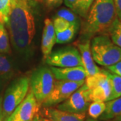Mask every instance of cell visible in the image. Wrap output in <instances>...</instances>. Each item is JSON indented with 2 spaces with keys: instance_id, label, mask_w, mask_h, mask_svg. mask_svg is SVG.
<instances>
[{
  "instance_id": "obj_21",
  "label": "cell",
  "mask_w": 121,
  "mask_h": 121,
  "mask_svg": "<svg viewBox=\"0 0 121 121\" xmlns=\"http://www.w3.org/2000/svg\"><path fill=\"white\" fill-rule=\"evenodd\" d=\"M13 0H0V22L8 24Z\"/></svg>"
},
{
  "instance_id": "obj_14",
  "label": "cell",
  "mask_w": 121,
  "mask_h": 121,
  "mask_svg": "<svg viewBox=\"0 0 121 121\" xmlns=\"http://www.w3.org/2000/svg\"><path fill=\"white\" fill-rule=\"evenodd\" d=\"M42 112L53 121H84L86 117V113H71L52 107H44Z\"/></svg>"
},
{
  "instance_id": "obj_3",
  "label": "cell",
  "mask_w": 121,
  "mask_h": 121,
  "mask_svg": "<svg viewBox=\"0 0 121 121\" xmlns=\"http://www.w3.org/2000/svg\"><path fill=\"white\" fill-rule=\"evenodd\" d=\"M93 59L98 65L107 67L121 60V48L106 34L95 36L90 43Z\"/></svg>"
},
{
  "instance_id": "obj_30",
  "label": "cell",
  "mask_w": 121,
  "mask_h": 121,
  "mask_svg": "<svg viewBox=\"0 0 121 121\" xmlns=\"http://www.w3.org/2000/svg\"><path fill=\"white\" fill-rule=\"evenodd\" d=\"M4 119V117L3 114V111H2V106L1 104H0V121H2Z\"/></svg>"
},
{
  "instance_id": "obj_32",
  "label": "cell",
  "mask_w": 121,
  "mask_h": 121,
  "mask_svg": "<svg viewBox=\"0 0 121 121\" xmlns=\"http://www.w3.org/2000/svg\"><path fill=\"white\" fill-rule=\"evenodd\" d=\"M115 121H121V113L115 118Z\"/></svg>"
},
{
  "instance_id": "obj_29",
  "label": "cell",
  "mask_w": 121,
  "mask_h": 121,
  "mask_svg": "<svg viewBox=\"0 0 121 121\" xmlns=\"http://www.w3.org/2000/svg\"><path fill=\"white\" fill-rule=\"evenodd\" d=\"M77 1H78V0H64L65 5L70 9H71L72 10L74 8L75 5L77 3Z\"/></svg>"
},
{
  "instance_id": "obj_2",
  "label": "cell",
  "mask_w": 121,
  "mask_h": 121,
  "mask_svg": "<svg viewBox=\"0 0 121 121\" xmlns=\"http://www.w3.org/2000/svg\"><path fill=\"white\" fill-rule=\"evenodd\" d=\"M83 23L81 36L83 40L104 35L117 17L113 0H94Z\"/></svg>"
},
{
  "instance_id": "obj_33",
  "label": "cell",
  "mask_w": 121,
  "mask_h": 121,
  "mask_svg": "<svg viewBox=\"0 0 121 121\" xmlns=\"http://www.w3.org/2000/svg\"><path fill=\"white\" fill-rule=\"evenodd\" d=\"M41 121H52L51 119H50V118H48L44 117V118H42Z\"/></svg>"
},
{
  "instance_id": "obj_26",
  "label": "cell",
  "mask_w": 121,
  "mask_h": 121,
  "mask_svg": "<svg viewBox=\"0 0 121 121\" xmlns=\"http://www.w3.org/2000/svg\"><path fill=\"white\" fill-rule=\"evenodd\" d=\"M105 67L107 69V71H108L109 72L117 74L121 77V60L114 63V65L107 66Z\"/></svg>"
},
{
  "instance_id": "obj_10",
  "label": "cell",
  "mask_w": 121,
  "mask_h": 121,
  "mask_svg": "<svg viewBox=\"0 0 121 121\" xmlns=\"http://www.w3.org/2000/svg\"><path fill=\"white\" fill-rule=\"evenodd\" d=\"M40 106L33 93L30 91L5 121H32L39 112Z\"/></svg>"
},
{
  "instance_id": "obj_28",
  "label": "cell",
  "mask_w": 121,
  "mask_h": 121,
  "mask_svg": "<svg viewBox=\"0 0 121 121\" xmlns=\"http://www.w3.org/2000/svg\"><path fill=\"white\" fill-rule=\"evenodd\" d=\"M117 17L121 20V0H113Z\"/></svg>"
},
{
  "instance_id": "obj_36",
  "label": "cell",
  "mask_w": 121,
  "mask_h": 121,
  "mask_svg": "<svg viewBox=\"0 0 121 121\" xmlns=\"http://www.w3.org/2000/svg\"></svg>"
},
{
  "instance_id": "obj_11",
  "label": "cell",
  "mask_w": 121,
  "mask_h": 121,
  "mask_svg": "<svg viewBox=\"0 0 121 121\" xmlns=\"http://www.w3.org/2000/svg\"><path fill=\"white\" fill-rule=\"evenodd\" d=\"M56 80L71 82L85 81L87 77L86 70L83 66L72 67H56L50 66Z\"/></svg>"
},
{
  "instance_id": "obj_23",
  "label": "cell",
  "mask_w": 121,
  "mask_h": 121,
  "mask_svg": "<svg viewBox=\"0 0 121 121\" xmlns=\"http://www.w3.org/2000/svg\"><path fill=\"white\" fill-rule=\"evenodd\" d=\"M56 16L65 19L71 24H77L79 26V20L75 13L67 9H61L59 10L56 13Z\"/></svg>"
},
{
  "instance_id": "obj_1",
  "label": "cell",
  "mask_w": 121,
  "mask_h": 121,
  "mask_svg": "<svg viewBox=\"0 0 121 121\" xmlns=\"http://www.w3.org/2000/svg\"><path fill=\"white\" fill-rule=\"evenodd\" d=\"M6 26L16 50L22 53L28 51L36 32L35 17L29 0H13Z\"/></svg>"
},
{
  "instance_id": "obj_31",
  "label": "cell",
  "mask_w": 121,
  "mask_h": 121,
  "mask_svg": "<svg viewBox=\"0 0 121 121\" xmlns=\"http://www.w3.org/2000/svg\"><path fill=\"white\" fill-rule=\"evenodd\" d=\"M41 119H42V117H40L39 114H37L34 117V118L32 119V121H41Z\"/></svg>"
},
{
  "instance_id": "obj_17",
  "label": "cell",
  "mask_w": 121,
  "mask_h": 121,
  "mask_svg": "<svg viewBox=\"0 0 121 121\" xmlns=\"http://www.w3.org/2000/svg\"><path fill=\"white\" fill-rule=\"evenodd\" d=\"M79 26L77 24H71L67 29L63 32H55L56 43L64 44L71 41L75 36L76 32Z\"/></svg>"
},
{
  "instance_id": "obj_8",
  "label": "cell",
  "mask_w": 121,
  "mask_h": 121,
  "mask_svg": "<svg viewBox=\"0 0 121 121\" xmlns=\"http://www.w3.org/2000/svg\"><path fill=\"white\" fill-rule=\"evenodd\" d=\"M91 102L89 89L83 83L67 99L58 104L56 108L71 113H86Z\"/></svg>"
},
{
  "instance_id": "obj_24",
  "label": "cell",
  "mask_w": 121,
  "mask_h": 121,
  "mask_svg": "<svg viewBox=\"0 0 121 121\" xmlns=\"http://www.w3.org/2000/svg\"><path fill=\"white\" fill-rule=\"evenodd\" d=\"M12 72V65L8 58L0 53V76H7Z\"/></svg>"
},
{
  "instance_id": "obj_18",
  "label": "cell",
  "mask_w": 121,
  "mask_h": 121,
  "mask_svg": "<svg viewBox=\"0 0 121 121\" xmlns=\"http://www.w3.org/2000/svg\"><path fill=\"white\" fill-rule=\"evenodd\" d=\"M108 33L113 43L121 48V20L117 17L109 28Z\"/></svg>"
},
{
  "instance_id": "obj_13",
  "label": "cell",
  "mask_w": 121,
  "mask_h": 121,
  "mask_svg": "<svg viewBox=\"0 0 121 121\" xmlns=\"http://www.w3.org/2000/svg\"><path fill=\"white\" fill-rule=\"evenodd\" d=\"M56 43V34L52 22L50 19L44 20V26L43 31L41 50L43 57L46 59L52 52V48Z\"/></svg>"
},
{
  "instance_id": "obj_34",
  "label": "cell",
  "mask_w": 121,
  "mask_h": 121,
  "mask_svg": "<svg viewBox=\"0 0 121 121\" xmlns=\"http://www.w3.org/2000/svg\"><path fill=\"white\" fill-rule=\"evenodd\" d=\"M86 121H97L96 119H93V118H87Z\"/></svg>"
},
{
  "instance_id": "obj_35",
  "label": "cell",
  "mask_w": 121,
  "mask_h": 121,
  "mask_svg": "<svg viewBox=\"0 0 121 121\" xmlns=\"http://www.w3.org/2000/svg\"><path fill=\"white\" fill-rule=\"evenodd\" d=\"M36 1H41V0H36Z\"/></svg>"
},
{
  "instance_id": "obj_4",
  "label": "cell",
  "mask_w": 121,
  "mask_h": 121,
  "mask_svg": "<svg viewBox=\"0 0 121 121\" xmlns=\"http://www.w3.org/2000/svg\"><path fill=\"white\" fill-rule=\"evenodd\" d=\"M29 86V79L26 77H22L16 79L7 88L1 102L4 118L8 117L25 98Z\"/></svg>"
},
{
  "instance_id": "obj_9",
  "label": "cell",
  "mask_w": 121,
  "mask_h": 121,
  "mask_svg": "<svg viewBox=\"0 0 121 121\" xmlns=\"http://www.w3.org/2000/svg\"><path fill=\"white\" fill-rule=\"evenodd\" d=\"M47 65L56 67L83 66L80 53L76 48L67 47L52 52L45 59Z\"/></svg>"
},
{
  "instance_id": "obj_25",
  "label": "cell",
  "mask_w": 121,
  "mask_h": 121,
  "mask_svg": "<svg viewBox=\"0 0 121 121\" xmlns=\"http://www.w3.org/2000/svg\"><path fill=\"white\" fill-rule=\"evenodd\" d=\"M52 24H53L55 32H63L66 29H67L69 26L71 25V24L68 21H67L66 20L62 17H57V16L53 18Z\"/></svg>"
},
{
  "instance_id": "obj_6",
  "label": "cell",
  "mask_w": 121,
  "mask_h": 121,
  "mask_svg": "<svg viewBox=\"0 0 121 121\" xmlns=\"http://www.w3.org/2000/svg\"><path fill=\"white\" fill-rule=\"evenodd\" d=\"M84 83L90 91L91 102H107L111 93V85L106 70L101 71L91 76H87Z\"/></svg>"
},
{
  "instance_id": "obj_15",
  "label": "cell",
  "mask_w": 121,
  "mask_h": 121,
  "mask_svg": "<svg viewBox=\"0 0 121 121\" xmlns=\"http://www.w3.org/2000/svg\"><path fill=\"white\" fill-rule=\"evenodd\" d=\"M121 113V97L110 99L106 103L104 112L99 117L100 121H108L115 118Z\"/></svg>"
},
{
  "instance_id": "obj_22",
  "label": "cell",
  "mask_w": 121,
  "mask_h": 121,
  "mask_svg": "<svg viewBox=\"0 0 121 121\" xmlns=\"http://www.w3.org/2000/svg\"><path fill=\"white\" fill-rule=\"evenodd\" d=\"M94 1V0H78L73 11L80 16L86 17Z\"/></svg>"
},
{
  "instance_id": "obj_19",
  "label": "cell",
  "mask_w": 121,
  "mask_h": 121,
  "mask_svg": "<svg viewBox=\"0 0 121 121\" xmlns=\"http://www.w3.org/2000/svg\"><path fill=\"white\" fill-rule=\"evenodd\" d=\"M10 52L11 48L8 31L4 24L0 22V53L9 54Z\"/></svg>"
},
{
  "instance_id": "obj_12",
  "label": "cell",
  "mask_w": 121,
  "mask_h": 121,
  "mask_svg": "<svg viewBox=\"0 0 121 121\" xmlns=\"http://www.w3.org/2000/svg\"><path fill=\"white\" fill-rule=\"evenodd\" d=\"M90 43V40H83L77 43L76 44L80 53L83 67L86 70L87 77L93 75L101 71V69L96 65L93 59L91 52Z\"/></svg>"
},
{
  "instance_id": "obj_27",
  "label": "cell",
  "mask_w": 121,
  "mask_h": 121,
  "mask_svg": "<svg viewBox=\"0 0 121 121\" xmlns=\"http://www.w3.org/2000/svg\"><path fill=\"white\" fill-rule=\"evenodd\" d=\"M45 4L49 8H54L59 6L63 3V0H44Z\"/></svg>"
},
{
  "instance_id": "obj_16",
  "label": "cell",
  "mask_w": 121,
  "mask_h": 121,
  "mask_svg": "<svg viewBox=\"0 0 121 121\" xmlns=\"http://www.w3.org/2000/svg\"><path fill=\"white\" fill-rule=\"evenodd\" d=\"M106 71L111 85V93L108 101L121 97V77L117 74L110 73L107 70Z\"/></svg>"
},
{
  "instance_id": "obj_20",
  "label": "cell",
  "mask_w": 121,
  "mask_h": 121,
  "mask_svg": "<svg viewBox=\"0 0 121 121\" xmlns=\"http://www.w3.org/2000/svg\"><path fill=\"white\" fill-rule=\"evenodd\" d=\"M106 108V103L101 101H95L90 103L87 108L88 115L93 119H98L104 112Z\"/></svg>"
},
{
  "instance_id": "obj_5",
  "label": "cell",
  "mask_w": 121,
  "mask_h": 121,
  "mask_svg": "<svg viewBox=\"0 0 121 121\" xmlns=\"http://www.w3.org/2000/svg\"><path fill=\"white\" fill-rule=\"evenodd\" d=\"M30 81V91L40 105L51 93L55 78L50 67H42L36 69L31 75Z\"/></svg>"
},
{
  "instance_id": "obj_7",
  "label": "cell",
  "mask_w": 121,
  "mask_h": 121,
  "mask_svg": "<svg viewBox=\"0 0 121 121\" xmlns=\"http://www.w3.org/2000/svg\"><path fill=\"white\" fill-rule=\"evenodd\" d=\"M85 81L71 82L55 80L54 86L42 105L44 107H52L64 102L74 91L82 86Z\"/></svg>"
}]
</instances>
